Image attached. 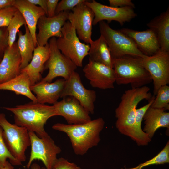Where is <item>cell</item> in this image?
Wrapping results in <instances>:
<instances>
[{
    "instance_id": "e575fe53",
    "label": "cell",
    "mask_w": 169,
    "mask_h": 169,
    "mask_svg": "<svg viewBox=\"0 0 169 169\" xmlns=\"http://www.w3.org/2000/svg\"><path fill=\"white\" fill-rule=\"evenodd\" d=\"M53 169H82L73 162H69L63 157L57 158L54 163Z\"/></svg>"
},
{
    "instance_id": "3957f363",
    "label": "cell",
    "mask_w": 169,
    "mask_h": 169,
    "mask_svg": "<svg viewBox=\"0 0 169 169\" xmlns=\"http://www.w3.org/2000/svg\"><path fill=\"white\" fill-rule=\"evenodd\" d=\"M3 108L14 114L15 124L34 132L40 138L49 135L44 129V125L49 118L56 116L53 105L33 101L14 107Z\"/></svg>"
},
{
    "instance_id": "d4e9b609",
    "label": "cell",
    "mask_w": 169,
    "mask_h": 169,
    "mask_svg": "<svg viewBox=\"0 0 169 169\" xmlns=\"http://www.w3.org/2000/svg\"><path fill=\"white\" fill-rule=\"evenodd\" d=\"M90 44L89 59L113 68V59L103 37L100 35L97 39L92 40Z\"/></svg>"
},
{
    "instance_id": "b9f144b4",
    "label": "cell",
    "mask_w": 169,
    "mask_h": 169,
    "mask_svg": "<svg viewBox=\"0 0 169 169\" xmlns=\"http://www.w3.org/2000/svg\"><path fill=\"white\" fill-rule=\"evenodd\" d=\"M1 59H0V62L1 61Z\"/></svg>"
},
{
    "instance_id": "ffe728a7",
    "label": "cell",
    "mask_w": 169,
    "mask_h": 169,
    "mask_svg": "<svg viewBox=\"0 0 169 169\" xmlns=\"http://www.w3.org/2000/svg\"><path fill=\"white\" fill-rule=\"evenodd\" d=\"M49 55V43L44 46L37 45L34 50L30 62L27 66L21 70L20 73L25 72L28 75L32 85L42 79V74L45 70V64Z\"/></svg>"
},
{
    "instance_id": "8fae6325",
    "label": "cell",
    "mask_w": 169,
    "mask_h": 169,
    "mask_svg": "<svg viewBox=\"0 0 169 169\" xmlns=\"http://www.w3.org/2000/svg\"><path fill=\"white\" fill-rule=\"evenodd\" d=\"M84 3L94 13L93 25L104 20H106L108 23L112 21H116L122 25L137 15L133 8L130 7H114L103 5L94 0L91 1L86 0Z\"/></svg>"
},
{
    "instance_id": "d6986e66",
    "label": "cell",
    "mask_w": 169,
    "mask_h": 169,
    "mask_svg": "<svg viewBox=\"0 0 169 169\" xmlns=\"http://www.w3.org/2000/svg\"><path fill=\"white\" fill-rule=\"evenodd\" d=\"M65 80L60 79L53 83L40 81L31 86L36 95L37 102L54 104L58 101L63 90Z\"/></svg>"
},
{
    "instance_id": "836d02e7",
    "label": "cell",
    "mask_w": 169,
    "mask_h": 169,
    "mask_svg": "<svg viewBox=\"0 0 169 169\" xmlns=\"http://www.w3.org/2000/svg\"><path fill=\"white\" fill-rule=\"evenodd\" d=\"M8 47V32L7 27L0 28V59L3 57L5 51Z\"/></svg>"
},
{
    "instance_id": "6da1fadb",
    "label": "cell",
    "mask_w": 169,
    "mask_h": 169,
    "mask_svg": "<svg viewBox=\"0 0 169 169\" xmlns=\"http://www.w3.org/2000/svg\"><path fill=\"white\" fill-rule=\"evenodd\" d=\"M150 90V88L145 85L125 90L115 111L116 128L120 133L131 138L139 146L147 145L151 141L146 133L137 128L135 120L138 104L143 100L149 101L152 96Z\"/></svg>"
},
{
    "instance_id": "9c48e42d",
    "label": "cell",
    "mask_w": 169,
    "mask_h": 169,
    "mask_svg": "<svg viewBox=\"0 0 169 169\" xmlns=\"http://www.w3.org/2000/svg\"><path fill=\"white\" fill-rule=\"evenodd\" d=\"M56 41L54 37L49 39L50 55L44 66V70L49 69V71L47 75L40 81L50 83L54 79L59 77L67 80L77 68L76 65L58 49Z\"/></svg>"
},
{
    "instance_id": "f1b7e54d",
    "label": "cell",
    "mask_w": 169,
    "mask_h": 169,
    "mask_svg": "<svg viewBox=\"0 0 169 169\" xmlns=\"http://www.w3.org/2000/svg\"><path fill=\"white\" fill-rule=\"evenodd\" d=\"M169 162V142H167L163 149L155 156L145 162L139 164L136 167L125 169H142L152 165L163 164Z\"/></svg>"
},
{
    "instance_id": "74e56055",
    "label": "cell",
    "mask_w": 169,
    "mask_h": 169,
    "mask_svg": "<svg viewBox=\"0 0 169 169\" xmlns=\"http://www.w3.org/2000/svg\"><path fill=\"white\" fill-rule=\"evenodd\" d=\"M31 3L36 5H38L44 11L46 15H47V0H28Z\"/></svg>"
},
{
    "instance_id": "f35d334b",
    "label": "cell",
    "mask_w": 169,
    "mask_h": 169,
    "mask_svg": "<svg viewBox=\"0 0 169 169\" xmlns=\"http://www.w3.org/2000/svg\"><path fill=\"white\" fill-rule=\"evenodd\" d=\"M15 0H0V10L13 6Z\"/></svg>"
},
{
    "instance_id": "d6a6232c",
    "label": "cell",
    "mask_w": 169,
    "mask_h": 169,
    "mask_svg": "<svg viewBox=\"0 0 169 169\" xmlns=\"http://www.w3.org/2000/svg\"><path fill=\"white\" fill-rule=\"evenodd\" d=\"M155 98V96L153 95L147 104L136 109L135 118L136 125L137 128L141 131H143L141 128V125L144 115L148 109L151 106Z\"/></svg>"
},
{
    "instance_id": "44dd1931",
    "label": "cell",
    "mask_w": 169,
    "mask_h": 169,
    "mask_svg": "<svg viewBox=\"0 0 169 169\" xmlns=\"http://www.w3.org/2000/svg\"><path fill=\"white\" fill-rule=\"evenodd\" d=\"M13 6L17 8L23 17L36 47L37 24L39 18L46 15L45 12L41 8L31 3L28 0H15Z\"/></svg>"
},
{
    "instance_id": "603a6c76",
    "label": "cell",
    "mask_w": 169,
    "mask_h": 169,
    "mask_svg": "<svg viewBox=\"0 0 169 169\" xmlns=\"http://www.w3.org/2000/svg\"><path fill=\"white\" fill-rule=\"evenodd\" d=\"M156 34L160 49L169 52V8L147 24Z\"/></svg>"
},
{
    "instance_id": "cb8c5ba5",
    "label": "cell",
    "mask_w": 169,
    "mask_h": 169,
    "mask_svg": "<svg viewBox=\"0 0 169 169\" xmlns=\"http://www.w3.org/2000/svg\"><path fill=\"white\" fill-rule=\"evenodd\" d=\"M32 86L30 79L25 72L20 74L12 79L0 84V90H7L13 91L16 94L24 96L32 101L37 102L35 96L30 89Z\"/></svg>"
},
{
    "instance_id": "52a82bcc",
    "label": "cell",
    "mask_w": 169,
    "mask_h": 169,
    "mask_svg": "<svg viewBox=\"0 0 169 169\" xmlns=\"http://www.w3.org/2000/svg\"><path fill=\"white\" fill-rule=\"evenodd\" d=\"M61 32L62 36L56 39L58 48L77 67H82L84 58L88 55L90 45L80 41L75 28L68 20L63 26Z\"/></svg>"
},
{
    "instance_id": "1f68e13d",
    "label": "cell",
    "mask_w": 169,
    "mask_h": 169,
    "mask_svg": "<svg viewBox=\"0 0 169 169\" xmlns=\"http://www.w3.org/2000/svg\"><path fill=\"white\" fill-rule=\"evenodd\" d=\"M85 0H62L58 3L55 15H57L61 12L71 11L76 6L84 2Z\"/></svg>"
},
{
    "instance_id": "f546056e",
    "label": "cell",
    "mask_w": 169,
    "mask_h": 169,
    "mask_svg": "<svg viewBox=\"0 0 169 169\" xmlns=\"http://www.w3.org/2000/svg\"><path fill=\"white\" fill-rule=\"evenodd\" d=\"M3 131L0 126V168L5 164L8 159H9L10 162L13 166L22 165V162L13 157L7 149L3 138Z\"/></svg>"
},
{
    "instance_id": "ab89813d",
    "label": "cell",
    "mask_w": 169,
    "mask_h": 169,
    "mask_svg": "<svg viewBox=\"0 0 169 169\" xmlns=\"http://www.w3.org/2000/svg\"><path fill=\"white\" fill-rule=\"evenodd\" d=\"M0 169H14V167L10 162L7 161L5 164L1 167Z\"/></svg>"
},
{
    "instance_id": "4316f807",
    "label": "cell",
    "mask_w": 169,
    "mask_h": 169,
    "mask_svg": "<svg viewBox=\"0 0 169 169\" xmlns=\"http://www.w3.org/2000/svg\"><path fill=\"white\" fill-rule=\"evenodd\" d=\"M25 25H26V23L23 17L18 10L7 27L9 47H11L15 42L17 34L19 30V28L22 26Z\"/></svg>"
},
{
    "instance_id": "277c9868",
    "label": "cell",
    "mask_w": 169,
    "mask_h": 169,
    "mask_svg": "<svg viewBox=\"0 0 169 169\" xmlns=\"http://www.w3.org/2000/svg\"><path fill=\"white\" fill-rule=\"evenodd\" d=\"M113 69L118 85L130 84L131 88H137L152 82L144 65L143 58L127 55L113 59Z\"/></svg>"
},
{
    "instance_id": "4fadbf2b",
    "label": "cell",
    "mask_w": 169,
    "mask_h": 169,
    "mask_svg": "<svg viewBox=\"0 0 169 169\" xmlns=\"http://www.w3.org/2000/svg\"><path fill=\"white\" fill-rule=\"evenodd\" d=\"M84 2L79 4L70 12L68 20L75 28L79 39L90 44L92 41L91 36L95 15Z\"/></svg>"
},
{
    "instance_id": "8992f818",
    "label": "cell",
    "mask_w": 169,
    "mask_h": 169,
    "mask_svg": "<svg viewBox=\"0 0 169 169\" xmlns=\"http://www.w3.org/2000/svg\"><path fill=\"white\" fill-rule=\"evenodd\" d=\"M101 35L105 39L113 59L130 55L143 58L144 55L133 41L120 30H115L104 21L99 22Z\"/></svg>"
},
{
    "instance_id": "30bf717a",
    "label": "cell",
    "mask_w": 169,
    "mask_h": 169,
    "mask_svg": "<svg viewBox=\"0 0 169 169\" xmlns=\"http://www.w3.org/2000/svg\"><path fill=\"white\" fill-rule=\"evenodd\" d=\"M144 67L154 84V95L162 86L169 84V52L160 49L151 56L143 58Z\"/></svg>"
},
{
    "instance_id": "60d3db41",
    "label": "cell",
    "mask_w": 169,
    "mask_h": 169,
    "mask_svg": "<svg viewBox=\"0 0 169 169\" xmlns=\"http://www.w3.org/2000/svg\"><path fill=\"white\" fill-rule=\"evenodd\" d=\"M30 169H46L45 167H41L40 165L36 163L32 164L30 167ZM18 169H21L19 168Z\"/></svg>"
},
{
    "instance_id": "83f0119b",
    "label": "cell",
    "mask_w": 169,
    "mask_h": 169,
    "mask_svg": "<svg viewBox=\"0 0 169 169\" xmlns=\"http://www.w3.org/2000/svg\"><path fill=\"white\" fill-rule=\"evenodd\" d=\"M156 97L151 107L165 110L169 109V86L167 85L161 86L158 90Z\"/></svg>"
},
{
    "instance_id": "5bb4252c",
    "label": "cell",
    "mask_w": 169,
    "mask_h": 169,
    "mask_svg": "<svg viewBox=\"0 0 169 169\" xmlns=\"http://www.w3.org/2000/svg\"><path fill=\"white\" fill-rule=\"evenodd\" d=\"M70 11L62 12L52 17L45 15L39 18L37 26L38 29L36 36L37 45L44 46L48 43L49 38L62 36V28L68 20Z\"/></svg>"
},
{
    "instance_id": "e0dca14e",
    "label": "cell",
    "mask_w": 169,
    "mask_h": 169,
    "mask_svg": "<svg viewBox=\"0 0 169 169\" xmlns=\"http://www.w3.org/2000/svg\"><path fill=\"white\" fill-rule=\"evenodd\" d=\"M21 58L17 42L5 51L0 62V84L7 82L20 74Z\"/></svg>"
},
{
    "instance_id": "ac0fdd59",
    "label": "cell",
    "mask_w": 169,
    "mask_h": 169,
    "mask_svg": "<svg viewBox=\"0 0 169 169\" xmlns=\"http://www.w3.org/2000/svg\"><path fill=\"white\" fill-rule=\"evenodd\" d=\"M120 30L130 38L138 49L145 56H151L160 49L156 34L150 28L143 31L127 28H123Z\"/></svg>"
},
{
    "instance_id": "7402d4cb",
    "label": "cell",
    "mask_w": 169,
    "mask_h": 169,
    "mask_svg": "<svg viewBox=\"0 0 169 169\" xmlns=\"http://www.w3.org/2000/svg\"><path fill=\"white\" fill-rule=\"evenodd\" d=\"M162 109H148L144 116L143 132L151 139L156 131L161 127L169 128V113Z\"/></svg>"
},
{
    "instance_id": "8d00e7d4",
    "label": "cell",
    "mask_w": 169,
    "mask_h": 169,
    "mask_svg": "<svg viewBox=\"0 0 169 169\" xmlns=\"http://www.w3.org/2000/svg\"><path fill=\"white\" fill-rule=\"evenodd\" d=\"M59 1L58 0H47V17H52L55 15V10Z\"/></svg>"
},
{
    "instance_id": "7c38bea8",
    "label": "cell",
    "mask_w": 169,
    "mask_h": 169,
    "mask_svg": "<svg viewBox=\"0 0 169 169\" xmlns=\"http://www.w3.org/2000/svg\"><path fill=\"white\" fill-rule=\"evenodd\" d=\"M68 96L75 98L90 114H94L96 92L84 86L79 74L75 71L68 79L65 80L60 98Z\"/></svg>"
},
{
    "instance_id": "2e32d148",
    "label": "cell",
    "mask_w": 169,
    "mask_h": 169,
    "mask_svg": "<svg viewBox=\"0 0 169 169\" xmlns=\"http://www.w3.org/2000/svg\"><path fill=\"white\" fill-rule=\"evenodd\" d=\"M56 116L63 117L68 124H78L91 120L90 113L74 98L68 96L53 105Z\"/></svg>"
},
{
    "instance_id": "4dcf8cb0",
    "label": "cell",
    "mask_w": 169,
    "mask_h": 169,
    "mask_svg": "<svg viewBox=\"0 0 169 169\" xmlns=\"http://www.w3.org/2000/svg\"><path fill=\"white\" fill-rule=\"evenodd\" d=\"M18 9L12 6L0 10V28L7 27Z\"/></svg>"
},
{
    "instance_id": "ba28073f",
    "label": "cell",
    "mask_w": 169,
    "mask_h": 169,
    "mask_svg": "<svg viewBox=\"0 0 169 169\" xmlns=\"http://www.w3.org/2000/svg\"><path fill=\"white\" fill-rule=\"evenodd\" d=\"M29 131L31 151L26 167L29 168L33 162L36 160L41 161L46 169H53L57 159V155L61 151L60 148L49 135L40 138L35 133Z\"/></svg>"
},
{
    "instance_id": "d590c367",
    "label": "cell",
    "mask_w": 169,
    "mask_h": 169,
    "mask_svg": "<svg viewBox=\"0 0 169 169\" xmlns=\"http://www.w3.org/2000/svg\"><path fill=\"white\" fill-rule=\"evenodd\" d=\"M110 6L114 7H130L133 8L135 5L131 0H109Z\"/></svg>"
},
{
    "instance_id": "484cf974",
    "label": "cell",
    "mask_w": 169,
    "mask_h": 169,
    "mask_svg": "<svg viewBox=\"0 0 169 169\" xmlns=\"http://www.w3.org/2000/svg\"><path fill=\"white\" fill-rule=\"evenodd\" d=\"M24 26V34L21 30H19L17 33L18 37L17 42L21 58V70L25 68L30 62L36 47L27 26L25 25Z\"/></svg>"
},
{
    "instance_id": "9a60e30c",
    "label": "cell",
    "mask_w": 169,
    "mask_h": 169,
    "mask_svg": "<svg viewBox=\"0 0 169 169\" xmlns=\"http://www.w3.org/2000/svg\"><path fill=\"white\" fill-rule=\"evenodd\" d=\"M83 71L92 87L102 90L114 88L115 75L113 68L89 59Z\"/></svg>"
},
{
    "instance_id": "7a4b0ae2",
    "label": "cell",
    "mask_w": 169,
    "mask_h": 169,
    "mask_svg": "<svg viewBox=\"0 0 169 169\" xmlns=\"http://www.w3.org/2000/svg\"><path fill=\"white\" fill-rule=\"evenodd\" d=\"M105 122L101 117L83 123L68 124L57 123L52 128L66 134L70 139L74 153L83 155L89 150L98 145L100 141V134Z\"/></svg>"
},
{
    "instance_id": "5b68a950",
    "label": "cell",
    "mask_w": 169,
    "mask_h": 169,
    "mask_svg": "<svg viewBox=\"0 0 169 169\" xmlns=\"http://www.w3.org/2000/svg\"><path fill=\"white\" fill-rule=\"evenodd\" d=\"M0 126L3 131L2 136L8 150L17 160L22 162L26 159L25 152L31 145L27 129L9 122L3 113H0Z\"/></svg>"
}]
</instances>
